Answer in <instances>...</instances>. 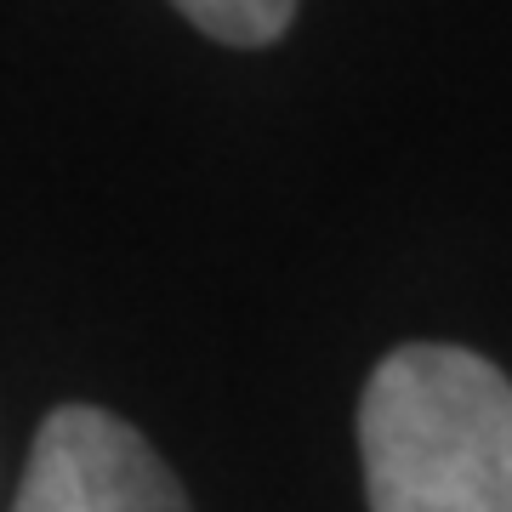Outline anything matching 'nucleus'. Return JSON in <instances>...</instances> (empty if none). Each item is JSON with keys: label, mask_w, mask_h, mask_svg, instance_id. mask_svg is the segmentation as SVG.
<instances>
[{"label": "nucleus", "mask_w": 512, "mask_h": 512, "mask_svg": "<svg viewBox=\"0 0 512 512\" xmlns=\"http://www.w3.org/2000/svg\"><path fill=\"white\" fill-rule=\"evenodd\" d=\"M370 512H512V382L450 342H410L359 399Z\"/></svg>", "instance_id": "1"}, {"label": "nucleus", "mask_w": 512, "mask_h": 512, "mask_svg": "<svg viewBox=\"0 0 512 512\" xmlns=\"http://www.w3.org/2000/svg\"><path fill=\"white\" fill-rule=\"evenodd\" d=\"M12 512H194V501L131 421L57 404L29 444Z\"/></svg>", "instance_id": "2"}, {"label": "nucleus", "mask_w": 512, "mask_h": 512, "mask_svg": "<svg viewBox=\"0 0 512 512\" xmlns=\"http://www.w3.org/2000/svg\"><path fill=\"white\" fill-rule=\"evenodd\" d=\"M171 6L222 46H274L296 18V0H171Z\"/></svg>", "instance_id": "3"}]
</instances>
